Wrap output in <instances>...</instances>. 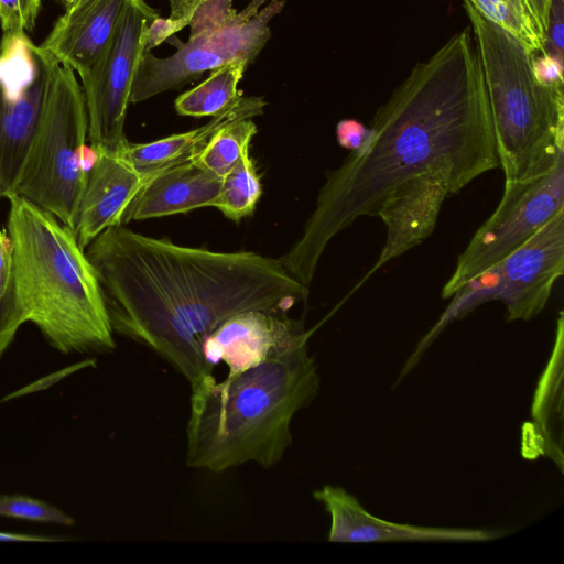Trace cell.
<instances>
[{
	"label": "cell",
	"mask_w": 564,
	"mask_h": 564,
	"mask_svg": "<svg viewBox=\"0 0 564 564\" xmlns=\"http://www.w3.org/2000/svg\"><path fill=\"white\" fill-rule=\"evenodd\" d=\"M369 127V143L327 172L301 237L279 258L307 288L330 240L359 217L376 216L400 185L429 174L442 178L455 194L499 166L470 28L417 63Z\"/></svg>",
	"instance_id": "obj_1"
},
{
	"label": "cell",
	"mask_w": 564,
	"mask_h": 564,
	"mask_svg": "<svg viewBox=\"0 0 564 564\" xmlns=\"http://www.w3.org/2000/svg\"><path fill=\"white\" fill-rule=\"evenodd\" d=\"M85 253L113 333L151 349L191 387L213 376L202 346L226 319L250 310L286 313L308 295L279 259L180 246L124 225L102 231Z\"/></svg>",
	"instance_id": "obj_2"
},
{
	"label": "cell",
	"mask_w": 564,
	"mask_h": 564,
	"mask_svg": "<svg viewBox=\"0 0 564 564\" xmlns=\"http://www.w3.org/2000/svg\"><path fill=\"white\" fill-rule=\"evenodd\" d=\"M319 386L304 341L221 381L210 376L191 387L186 465L216 474L247 463L273 467L292 444L293 417Z\"/></svg>",
	"instance_id": "obj_3"
},
{
	"label": "cell",
	"mask_w": 564,
	"mask_h": 564,
	"mask_svg": "<svg viewBox=\"0 0 564 564\" xmlns=\"http://www.w3.org/2000/svg\"><path fill=\"white\" fill-rule=\"evenodd\" d=\"M7 199L6 232L26 321L64 354L112 351L116 341L99 282L72 229L18 194Z\"/></svg>",
	"instance_id": "obj_4"
},
{
	"label": "cell",
	"mask_w": 564,
	"mask_h": 564,
	"mask_svg": "<svg viewBox=\"0 0 564 564\" xmlns=\"http://www.w3.org/2000/svg\"><path fill=\"white\" fill-rule=\"evenodd\" d=\"M487 88L506 181L549 172L564 156V89L541 85L536 55L464 0Z\"/></svg>",
	"instance_id": "obj_5"
},
{
	"label": "cell",
	"mask_w": 564,
	"mask_h": 564,
	"mask_svg": "<svg viewBox=\"0 0 564 564\" xmlns=\"http://www.w3.org/2000/svg\"><path fill=\"white\" fill-rule=\"evenodd\" d=\"M88 140L83 88L67 66L57 67L15 194L73 230L96 152Z\"/></svg>",
	"instance_id": "obj_6"
},
{
	"label": "cell",
	"mask_w": 564,
	"mask_h": 564,
	"mask_svg": "<svg viewBox=\"0 0 564 564\" xmlns=\"http://www.w3.org/2000/svg\"><path fill=\"white\" fill-rule=\"evenodd\" d=\"M563 272L564 208L523 245L466 282L449 297V304L417 343L399 378L408 375L419 364L425 350L446 326L482 304L502 302L509 321L535 317L544 310Z\"/></svg>",
	"instance_id": "obj_7"
},
{
	"label": "cell",
	"mask_w": 564,
	"mask_h": 564,
	"mask_svg": "<svg viewBox=\"0 0 564 564\" xmlns=\"http://www.w3.org/2000/svg\"><path fill=\"white\" fill-rule=\"evenodd\" d=\"M267 1L252 0L228 21L191 34L185 43L171 36L170 43L176 46L171 56L161 58L145 50L133 78L130 104L180 89L230 62L250 64L270 39V21L285 4L284 0L264 4Z\"/></svg>",
	"instance_id": "obj_8"
},
{
	"label": "cell",
	"mask_w": 564,
	"mask_h": 564,
	"mask_svg": "<svg viewBox=\"0 0 564 564\" xmlns=\"http://www.w3.org/2000/svg\"><path fill=\"white\" fill-rule=\"evenodd\" d=\"M59 62L26 32L0 44V199L15 194Z\"/></svg>",
	"instance_id": "obj_9"
},
{
	"label": "cell",
	"mask_w": 564,
	"mask_h": 564,
	"mask_svg": "<svg viewBox=\"0 0 564 564\" xmlns=\"http://www.w3.org/2000/svg\"><path fill=\"white\" fill-rule=\"evenodd\" d=\"M564 208V156L546 173L505 181L492 215L458 256L441 296L449 299L466 282L514 251Z\"/></svg>",
	"instance_id": "obj_10"
},
{
	"label": "cell",
	"mask_w": 564,
	"mask_h": 564,
	"mask_svg": "<svg viewBox=\"0 0 564 564\" xmlns=\"http://www.w3.org/2000/svg\"><path fill=\"white\" fill-rule=\"evenodd\" d=\"M158 17L145 0H128L109 44L80 76L88 141L96 152H118L127 142L124 122L132 83L147 50L148 28Z\"/></svg>",
	"instance_id": "obj_11"
},
{
	"label": "cell",
	"mask_w": 564,
	"mask_h": 564,
	"mask_svg": "<svg viewBox=\"0 0 564 564\" xmlns=\"http://www.w3.org/2000/svg\"><path fill=\"white\" fill-rule=\"evenodd\" d=\"M313 329L282 312L245 311L226 319L203 343L206 370L224 362L227 376L257 367L284 351L308 341Z\"/></svg>",
	"instance_id": "obj_12"
},
{
	"label": "cell",
	"mask_w": 564,
	"mask_h": 564,
	"mask_svg": "<svg viewBox=\"0 0 564 564\" xmlns=\"http://www.w3.org/2000/svg\"><path fill=\"white\" fill-rule=\"evenodd\" d=\"M330 517V542H487L505 533L490 529L420 527L391 522L366 510L341 487L326 485L313 492Z\"/></svg>",
	"instance_id": "obj_13"
},
{
	"label": "cell",
	"mask_w": 564,
	"mask_h": 564,
	"mask_svg": "<svg viewBox=\"0 0 564 564\" xmlns=\"http://www.w3.org/2000/svg\"><path fill=\"white\" fill-rule=\"evenodd\" d=\"M152 175L135 169L119 152H96L72 230L80 248L85 250L106 229L122 225L128 205Z\"/></svg>",
	"instance_id": "obj_14"
},
{
	"label": "cell",
	"mask_w": 564,
	"mask_h": 564,
	"mask_svg": "<svg viewBox=\"0 0 564 564\" xmlns=\"http://www.w3.org/2000/svg\"><path fill=\"white\" fill-rule=\"evenodd\" d=\"M449 195L453 194L448 185L429 174L410 180L391 193L376 214L387 229L384 245L378 260L356 289L387 262L426 239Z\"/></svg>",
	"instance_id": "obj_15"
},
{
	"label": "cell",
	"mask_w": 564,
	"mask_h": 564,
	"mask_svg": "<svg viewBox=\"0 0 564 564\" xmlns=\"http://www.w3.org/2000/svg\"><path fill=\"white\" fill-rule=\"evenodd\" d=\"M223 177L195 159L154 173L128 205L122 225L214 207Z\"/></svg>",
	"instance_id": "obj_16"
},
{
	"label": "cell",
	"mask_w": 564,
	"mask_h": 564,
	"mask_svg": "<svg viewBox=\"0 0 564 564\" xmlns=\"http://www.w3.org/2000/svg\"><path fill=\"white\" fill-rule=\"evenodd\" d=\"M127 1L88 0L65 11L40 46L83 76L109 44Z\"/></svg>",
	"instance_id": "obj_17"
},
{
	"label": "cell",
	"mask_w": 564,
	"mask_h": 564,
	"mask_svg": "<svg viewBox=\"0 0 564 564\" xmlns=\"http://www.w3.org/2000/svg\"><path fill=\"white\" fill-rule=\"evenodd\" d=\"M563 346L564 317L558 314L549 362L538 382L532 422L523 426L522 453L533 459L544 455L563 471Z\"/></svg>",
	"instance_id": "obj_18"
},
{
	"label": "cell",
	"mask_w": 564,
	"mask_h": 564,
	"mask_svg": "<svg viewBox=\"0 0 564 564\" xmlns=\"http://www.w3.org/2000/svg\"><path fill=\"white\" fill-rule=\"evenodd\" d=\"M265 105L262 97L242 96L237 104L212 117L199 128L148 143H131L127 140L118 152L135 169L154 174L172 165L196 159L219 129L238 120L260 116Z\"/></svg>",
	"instance_id": "obj_19"
},
{
	"label": "cell",
	"mask_w": 564,
	"mask_h": 564,
	"mask_svg": "<svg viewBox=\"0 0 564 564\" xmlns=\"http://www.w3.org/2000/svg\"><path fill=\"white\" fill-rule=\"evenodd\" d=\"M248 65L230 62L213 69L207 79L176 98L175 110L189 117H214L225 111L243 96L238 84Z\"/></svg>",
	"instance_id": "obj_20"
},
{
	"label": "cell",
	"mask_w": 564,
	"mask_h": 564,
	"mask_svg": "<svg viewBox=\"0 0 564 564\" xmlns=\"http://www.w3.org/2000/svg\"><path fill=\"white\" fill-rule=\"evenodd\" d=\"M262 186L249 151L223 177L214 207L232 221L250 216L261 197Z\"/></svg>",
	"instance_id": "obj_21"
},
{
	"label": "cell",
	"mask_w": 564,
	"mask_h": 564,
	"mask_svg": "<svg viewBox=\"0 0 564 564\" xmlns=\"http://www.w3.org/2000/svg\"><path fill=\"white\" fill-rule=\"evenodd\" d=\"M474 8L535 54L544 52V35L527 0H468Z\"/></svg>",
	"instance_id": "obj_22"
},
{
	"label": "cell",
	"mask_w": 564,
	"mask_h": 564,
	"mask_svg": "<svg viewBox=\"0 0 564 564\" xmlns=\"http://www.w3.org/2000/svg\"><path fill=\"white\" fill-rule=\"evenodd\" d=\"M258 128L252 119L231 122L219 129L195 159L203 167L224 177L250 150Z\"/></svg>",
	"instance_id": "obj_23"
},
{
	"label": "cell",
	"mask_w": 564,
	"mask_h": 564,
	"mask_svg": "<svg viewBox=\"0 0 564 564\" xmlns=\"http://www.w3.org/2000/svg\"><path fill=\"white\" fill-rule=\"evenodd\" d=\"M26 321L13 273L12 245L6 231H0V357Z\"/></svg>",
	"instance_id": "obj_24"
},
{
	"label": "cell",
	"mask_w": 564,
	"mask_h": 564,
	"mask_svg": "<svg viewBox=\"0 0 564 564\" xmlns=\"http://www.w3.org/2000/svg\"><path fill=\"white\" fill-rule=\"evenodd\" d=\"M0 517L73 525L74 519L59 508L29 496L0 495Z\"/></svg>",
	"instance_id": "obj_25"
},
{
	"label": "cell",
	"mask_w": 564,
	"mask_h": 564,
	"mask_svg": "<svg viewBox=\"0 0 564 564\" xmlns=\"http://www.w3.org/2000/svg\"><path fill=\"white\" fill-rule=\"evenodd\" d=\"M205 0H171V14L158 17L147 32V50L159 46L175 33L189 25L198 7Z\"/></svg>",
	"instance_id": "obj_26"
},
{
	"label": "cell",
	"mask_w": 564,
	"mask_h": 564,
	"mask_svg": "<svg viewBox=\"0 0 564 564\" xmlns=\"http://www.w3.org/2000/svg\"><path fill=\"white\" fill-rule=\"evenodd\" d=\"M42 0H0V23L3 32H31Z\"/></svg>",
	"instance_id": "obj_27"
},
{
	"label": "cell",
	"mask_w": 564,
	"mask_h": 564,
	"mask_svg": "<svg viewBox=\"0 0 564 564\" xmlns=\"http://www.w3.org/2000/svg\"><path fill=\"white\" fill-rule=\"evenodd\" d=\"M237 12L232 8V0H205L196 10L189 24L191 34L220 25Z\"/></svg>",
	"instance_id": "obj_28"
},
{
	"label": "cell",
	"mask_w": 564,
	"mask_h": 564,
	"mask_svg": "<svg viewBox=\"0 0 564 564\" xmlns=\"http://www.w3.org/2000/svg\"><path fill=\"white\" fill-rule=\"evenodd\" d=\"M564 0H553L544 33V52L563 61L564 52Z\"/></svg>",
	"instance_id": "obj_29"
},
{
	"label": "cell",
	"mask_w": 564,
	"mask_h": 564,
	"mask_svg": "<svg viewBox=\"0 0 564 564\" xmlns=\"http://www.w3.org/2000/svg\"><path fill=\"white\" fill-rule=\"evenodd\" d=\"M339 145L350 152H360L372 138V130L356 119H343L336 126Z\"/></svg>",
	"instance_id": "obj_30"
},
{
	"label": "cell",
	"mask_w": 564,
	"mask_h": 564,
	"mask_svg": "<svg viewBox=\"0 0 564 564\" xmlns=\"http://www.w3.org/2000/svg\"><path fill=\"white\" fill-rule=\"evenodd\" d=\"M532 70L541 85L564 87L563 61L543 52L534 56Z\"/></svg>",
	"instance_id": "obj_31"
},
{
	"label": "cell",
	"mask_w": 564,
	"mask_h": 564,
	"mask_svg": "<svg viewBox=\"0 0 564 564\" xmlns=\"http://www.w3.org/2000/svg\"><path fill=\"white\" fill-rule=\"evenodd\" d=\"M95 364H96L95 359H88V360H84L82 362L65 367L61 370L54 371L36 381L31 382L30 384H28L19 390L11 392L10 394L6 395L1 400V402L10 401L12 399L23 397L25 394H30V393H34V392H39L41 390L47 389V388L56 384L57 382H59L63 378L72 375L73 372H75L79 369L86 368V367L95 366Z\"/></svg>",
	"instance_id": "obj_32"
},
{
	"label": "cell",
	"mask_w": 564,
	"mask_h": 564,
	"mask_svg": "<svg viewBox=\"0 0 564 564\" xmlns=\"http://www.w3.org/2000/svg\"><path fill=\"white\" fill-rule=\"evenodd\" d=\"M63 538L47 536L40 534L2 532L0 531V542H61Z\"/></svg>",
	"instance_id": "obj_33"
},
{
	"label": "cell",
	"mask_w": 564,
	"mask_h": 564,
	"mask_svg": "<svg viewBox=\"0 0 564 564\" xmlns=\"http://www.w3.org/2000/svg\"><path fill=\"white\" fill-rule=\"evenodd\" d=\"M553 0H527L543 35L545 33L551 3Z\"/></svg>",
	"instance_id": "obj_34"
},
{
	"label": "cell",
	"mask_w": 564,
	"mask_h": 564,
	"mask_svg": "<svg viewBox=\"0 0 564 564\" xmlns=\"http://www.w3.org/2000/svg\"><path fill=\"white\" fill-rule=\"evenodd\" d=\"M65 8V11L72 10L83 3H85L88 0H58Z\"/></svg>",
	"instance_id": "obj_35"
},
{
	"label": "cell",
	"mask_w": 564,
	"mask_h": 564,
	"mask_svg": "<svg viewBox=\"0 0 564 564\" xmlns=\"http://www.w3.org/2000/svg\"><path fill=\"white\" fill-rule=\"evenodd\" d=\"M0 231H1V229H0Z\"/></svg>",
	"instance_id": "obj_36"
},
{
	"label": "cell",
	"mask_w": 564,
	"mask_h": 564,
	"mask_svg": "<svg viewBox=\"0 0 564 564\" xmlns=\"http://www.w3.org/2000/svg\"><path fill=\"white\" fill-rule=\"evenodd\" d=\"M58 1V0H57Z\"/></svg>",
	"instance_id": "obj_37"
}]
</instances>
